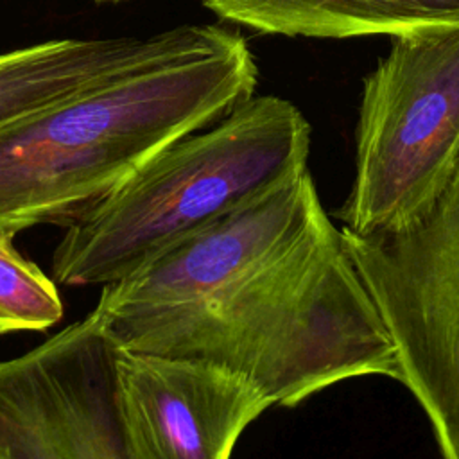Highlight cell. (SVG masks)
<instances>
[{
	"mask_svg": "<svg viewBox=\"0 0 459 459\" xmlns=\"http://www.w3.org/2000/svg\"><path fill=\"white\" fill-rule=\"evenodd\" d=\"M65 305L57 283L0 230V335L45 332L61 321Z\"/></svg>",
	"mask_w": 459,
	"mask_h": 459,
	"instance_id": "cell-10",
	"label": "cell"
},
{
	"mask_svg": "<svg viewBox=\"0 0 459 459\" xmlns=\"http://www.w3.org/2000/svg\"><path fill=\"white\" fill-rule=\"evenodd\" d=\"M95 307L115 346L231 369L273 405L359 377L402 380L308 169L104 285Z\"/></svg>",
	"mask_w": 459,
	"mask_h": 459,
	"instance_id": "cell-1",
	"label": "cell"
},
{
	"mask_svg": "<svg viewBox=\"0 0 459 459\" xmlns=\"http://www.w3.org/2000/svg\"><path fill=\"white\" fill-rule=\"evenodd\" d=\"M355 143L341 230L403 226L441 195L459 163V25L393 36L364 79Z\"/></svg>",
	"mask_w": 459,
	"mask_h": 459,
	"instance_id": "cell-4",
	"label": "cell"
},
{
	"mask_svg": "<svg viewBox=\"0 0 459 459\" xmlns=\"http://www.w3.org/2000/svg\"><path fill=\"white\" fill-rule=\"evenodd\" d=\"M224 22L264 34L355 38L459 25V0H201Z\"/></svg>",
	"mask_w": 459,
	"mask_h": 459,
	"instance_id": "cell-9",
	"label": "cell"
},
{
	"mask_svg": "<svg viewBox=\"0 0 459 459\" xmlns=\"http://www.w3.org/2000/svg\"><path fill=\"white\" fill-rule=\"evenodd\" d=\"M246 39L160 59L0 129V230L66 226L163 147L255 95Z\"/></svg>",
	"mask_w": 459,
	"mask_h": 459,
	"instance_id": "cell-2",
	"label": "cell"
},
{
	"mask_svg": "<svg viewBox=\"0 0 459 459\" xmlns=\"http://www.w3.org/2000/svg\"><path fill=\"white\" fill-rule=\"evenodd\" d=\"M113 384L133 459H230L242 432L273 407L231 369L115 344Z\"/></svg>",
	"mask_w": 459,
	"mask_h": 459,
	"instance_id": "cell-7",
	"label": "cell"
},
{
	"mask_svg": "<svg viewBox=\"0 0 459 459\" xmlns=\"http://www.w3.org/2000/svg\"><path fill=\"white\" fill-rule=\"evenodd\" d=\"M341 231L393 337L400 384L423 409L441 459H459V163L403 226Z\"/></svg>",
	"mask_w": 459,
	"mask_h": 459,
	"instance_id": "cell-5",
	"label": "cell"
},
{
	"mask_svg": "<svg viewBox=\"0 0 459 459\" xmlns=\"http://www.w3.org/2000/svg\"><path fill=\"white\" fill-rule=\"evenodd\" d=\"M97 2H120V0H97Z\"/></svg>",
	"mask_w": 459,
	"mask_h": 459,
	"instance_id": "cell-11",
	"label": "cell"
},
{
	"mask_svg": "<svg viewBox=\"0 0 459 459\" xmlns=\"http://www.w3.org/2000/svg\"><path fill=\"white\" fill-rule=\"evenodd\" d=\"M190 34L63 38L0 54V129L138 66L185 52Z\"/></svg>",
	"mask_w": 459,
	"mask_h": 459,
	"instance_id": "cell-8",
	"label": "cell"
},
{
	"mask_svg": "<svg viewBox=\"0 0 459 459\" xmlns=\"http://www.w3.org/2000/svg\"><path fill=\"white\" fill-rule=\"evenodd\" d=\"M0 459H133L113 384V344L95 307L0 360Z\"/></svg>",
	"mask_w": 459,
	"mask_h": 459,
	"instance_id": "cell-6",
	"label": "cell"
},
{
	"mask_svg": "<svg viewBox=\"0 0 459 459\" xmlns=\"http://www.w3.org/2000/svg\"><path fill=\"white\" fill-rule=\"evenodd\" d=\"M310 124L289 100L249 97L163 147L65 226L52 280L113 285L307 169Z\"/></svg>",
	"mask_w": 459,
	"mask_h": 459,
	"instance_id": "cell-3",
	"label": "cell"
}]
</instances>
